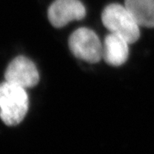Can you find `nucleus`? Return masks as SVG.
Listing matches in <instances>:
<instances>
[{
  "label": "nucleus",
  "mask_w": 154,
  "mask_h": 154,
  "mask_svg": "<svg viewBox=\"0 0 154 154\" xmlns=\"http://www.w3.org/2000/svg\"><path fill=\"white\" fill-rule=\"evenodd\" d=\"M86 8L80 0H55L48 9V19L55 28H63L72 21L86 17Z\"/></svg>",
  "instance_id": "39448f33"
},
{
  "label": "nucleus",
  "mask_w": 154,
  "mask_h": 154,
  "mask_svg": "<svg viewBox=\"0 0 154 154\" xmlns=\"http://www.w3.org/2000/svg\"><path fill=\"white\" fill-rule=\"evenodd\" d=\"M101 20L110 33L121 36L129 44L136 42L140 38V25L125 5H107L101 14Z\"/></svg>",
  "instance_id": "f03ea898"
},
{
  "label": "nucleus",
  "mask_w": 154,
  "mask_h": 154,
  "mask_svg": "<svg viewBox=\"0 0 154 154\" xmlns=\"http://www.w3.org/2000/svg\"><path fill=\"white\" fill-rule=\"evenodd\" d=\"M124 5L140 26L154 28V0H125Z\"/></svg>",
  "instance_id": "0eeeda50"
},
{
  "label": "nucleus",
  "mask_w": 154,
  "mask_h": 154,
  "mask_svg": "<svg viewBox=\"0 0 154 154\" xmlns=\"http://www.w3.org/2000/svg\"><path fill=\"white\" fill-rule=\"evenodd\" d=\"M5 81L28 89L33 88L39 81L38 69L29 58L19 56L8 65L5 74Z\"/></svg>",
  "instance_id": "20e7f679"
},
{
  "label": "nucleus",
  "mask_w": 154,
  "mask_h": 154,
  "mask_svg": "<svg viewBox=\"0 0 154 154\" xmlns=\"http://www.w3.org/2000/svg\"><path fill=\"white\" fill-rule=\"evenodd\" d=\"M130 45L125 38L110 33L105 36L103 44V58L111 66H121L128 58Z\"/></svg>",
  "instance_id": "423d86ee"
},
{
  "label": "nucleus",
  "mask_w": 154,
  "mask_h": 154,
  "mask_svg": "<svg viewBox=\"0 0 154 154\" xmlns=\"http://www.w3.org/2000/svg\"><path fill=\"white\" fill-rule=\"evenodd\" d=\"M69 47L75 57L90 63H96L103 58V45L92 29L80 28L69 38Z\"/></svg>",
  "instance_id": "7ed1b4c3"
},
{
  "label": "nucleus",
  "mask_w": 154,
  "mask_h": 154,
  "mask_svg": "<svg viewBox=\"0 0 154 154\" xmlns=\"http://www.w3.org/2000/svg\"><path fill=\"white\" fill-rule=\"evenodd\" d=\"M28 110V96L25 88L13 83L0 84V118L8 126L21 123Z\"/></svg>",
  "instance_id": "f257e3e1"
}]
</instances>
